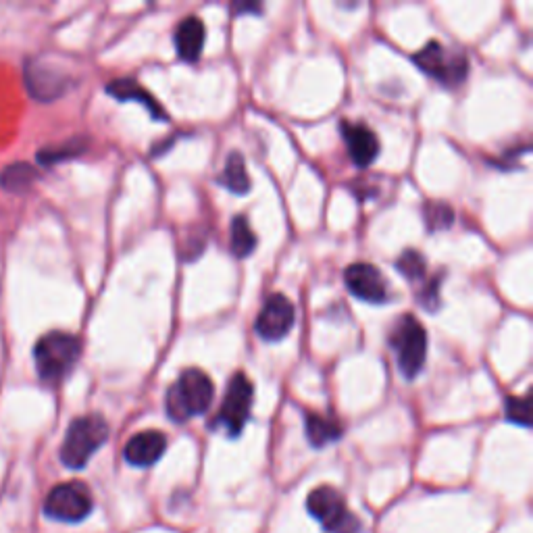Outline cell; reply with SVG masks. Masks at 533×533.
<instances>
[{"label": "cell", "mask_w": 533, "mask_h": 533, "mask_svg": "<svg viewBox=\"0 0 533 533\" xmlns=\"http://www.w3.org/2000/svg\"><path fill=\"white\" fill-rule=\"evenodd\" d=\"M215 398L213 379L202 369H186L175 379L165 396V411L171 421L186 423L192 417L205 415Z\"/></svg>", "instance_id": "obj_1"}, {"label": "cell", "mask_w": 533, "mask_h": 533, "mask_svg": "<svg viewBox=\"0 0 533 533\" xmlns=\"http://www.w3.org/2000/svg\"><path fill=\"white\" fill-rule=\"evenodd\" d=\"M82 342L67 332H50L42 336L34 348L38 377L46 386H61L65 377L78 365Z\"/></svg>", "instance_id": "obj_2"}, {"label": "cell", "mask_w": 533, "mask_h": 533, "mask_svg": "<svg viewBox=\"0 0 533 533\" xmlns=\"http://www.w3.org/2000/svg\"><path fill=\"white\" fill-rule=\"evenodd\" d=\"M109 440V423L100 415L75 419L61 446V461L69 469H84L100 446Z\"/></svg>", "instance_id": "obj_3"}, {"label": "cell", "mask_w": 533, "mask_h": 533, "mask_svg": "<svg viewBox=\"0 0 533 533\" xmlns=\"http://www.w3.org/2000/svg\"><path fill=\"white\" fill-rule=\"evenodd\" d=\"M390 346L398 371L406 379H415L427 361V332L423 323L411 313L400 317L390 332Z\"/></svg>", "instance_id": "obj_4"}, {"label": "cell", "mask_w": 533, "mask_h": 533, "mask_svg": "<svg viewBox=\"0 0 533 533\" xmlns=\"http://www.w3.org/2000/svg\"><path fill=\"white\" fill-rule=\"evenodd\" d=\"M307 511L327 533H363L361 519L354 515L344 496L332 486H319L307 498Z\"/></svg>", "instance_id": "obj_5"}, {"label": "cell", "mask_w": 533, "mask_h": 533, "mask_svg": "<svg viewBox=\"0 0 533 533\" xmlns=\"http://www.w3.org/2000/svg\"><path fill=\"white\" fill-rule=\"evenodd\" d=\"M415 65L444 88L461 86L469 75V59L444 44L431 40L413 57Z\"/></svg>", "instance_id": "obj_6"}, {"label": "cell", "mask_w": 533, "mask_h": 533, "mask_svg": "<svg viewBox=\"0 0 533 533\" xmlns=\"http://www.w3.org/2000/svg\"><path fill=\"white\" fill-rule=\"evenodd\" d=\"M94 509L92 492L82 481H65L48 492L44 515L59 523H80Z\"/></svg>", "instance_id": "obj_7"}, {"label": "cell", "mask_w": 533, "mask_h": 533, "mask_svg": "<svg viewBox=\"0 0 533 533\" xmlns=\"http://www.w3.org/2000/svg\"><path fill=\"white\" fill-rule=\"evenodd\" d=\"M252 398H255V386L244 373L232 375L230 384H227L219 415L215 419V425L225 427L227 436L238 438L250 417Z\"/></svg>", "instance_id": "obj_8"}, {"label": "cell", "mask_w": 533, "mask_h": 533, "mask_svg": "<svg viewBox=\"0 0 533 533\" xmlns=\"http://www.w3.org/2000/svg\"><path fill=\"white\" fill-rule=\"evenodd\" d=\"M296 323L294 304L284 294H271L257 317V334L265 342H282Z\"/></svg>", "instance_id": "obj_9"}, {"label": "cell", "mask_w": 533, "mask_h": 533, "mask_svg": "<svg viewBox=\"0 0 533 533\" xmlns=\"http://www.w3.org/2000/svg\"><path fill=\"white\" fill-rule=\"evenodd\" d=\"M344 284L348 292L369 304H384L390 300L386 277L371 263H352L344 271Z\"/></svg>", "instance_id": "obj_10"}, {"label": "cell", "mask_w": 533, "mask_h": 533, "mask_svg": "<svg viewBox=\"0 0 533 533\" xmlns=\"http://www.w3.org/2000/svg\"><path fill=\"white\" fill-rule=\"evenodd\" d=\"M342 138L346 142V148H348V155H350L352 163L357 165V167L373 165L375 159L379 157V150H382L379 138L365 123L344 121L342 123Z\"/></svg>", "instance_id": "obj_11"}, {"label": "cell", "mask_w": 533, "mask_h": 533, "mask_svg": "<svg viewBox=\"0 0 533 533\" xmlns=\"http://www.w3.org/2000/svg\"><path fill=\"white\" fill-rule=\"evenodd\" d=\"M167 450V438L163 431L159 429H146L130 438V442L125 444L123 456L125 461L134 467H152L155 463L161 461V456Z\"/></svg>", "instance_id": "obj_12"}, {"label": "cell", "mask_w": 533, "mask_h": 533, "mask_svg": "<svg viewBox=\"0 0 533 533\" xmlns=\"http://www.w3.org/2000/svg\"><path fill=\"white\" fill-rule=\"evenodd\" d=\"M205 40H207L205 21L196 15H190L184 21H180L173 36L177 55H180V59L186 63H196L202 57Z\"/></svg>", "instance_id": "obj_13"}, {"label": "cell", "mask_w": 533, "mask_h": 533, "mask_svg": "<svg viewBox=\"0 0 533 533\" xmlns=\"http://www.w3.org/2000/svg\"><path fill=\"white\" fill-rule=\"evenodd\" d=\"M107 94H111L113 98L121 100V103H130V100H134V103H140V105L146 107V111L150 113L152 119L169 121V115L159 105V100L155 96H152L142 84H138L136 80H130V78L113 80V82L107 84Z\"/></svg>", "instance_id": "obj_14"}, {"label": "cell", "mask_w": 533, "mask_h": 533, "mask_svg": "<svg viewBox=\"0 0 533 533\" xmlns=\"http://www.w3.org/2000/svg\"><path fill=\"white\" fill-rule=\"evenodd\" d=\"M25 80H28L30 92L48 103L57 96H61L67 88V78L59 71H53L48 65H28L25 69Z\"/></svg>", "instance_id": "obj_15"}, {"label": "cell", "mask_w": 533, "mask_h": 533, "mask_svg": "<svg viewBox=\"0 0 533 533\" xmlns=\"http://www.w3.org/2000/svg\"><path fill=\"white\" fill-rule=\"evenodd\" d=\"M344 427L336 415L307 413V438L313 448H325L342 438Z\"/></svg>", "instance_id": "obj_16"}, {"label": "cell", "mask_w": 533, "mask_h": 533, "mask_svg": "<svg viewBox=\"0 0 533 533\" xmlns=\"http://www.w3.org/2000/svg\"><path fill=\"white\" fill-rule=\"evenodd\" d=\"M217 182L238 196L250 192L252 184H250V177L246 171V161L242 157V152H238V150L230 152V157H227L223 173L217 177Z\"/></svg>", "instance_id": "obj_17"}, {"label": "cell", "mask_w": 533, "mask_h": 533, "mask_svg": "<svg viewBox=\"0 0 533 533\" xmlns=\"http://www.w3.org/2000/svg\"><path fill=\"white\" fill-rule=\"evenodd\" d=\"M257 236L252 232L250 223L246 221L244 215H238L232 219L230 225V248H232V255L238 259H246L250 257L252 252L257 250Z\"/></svg>", "instance_id": "obj_18"}, {"label": "cell", "mask_w": 533, "mask_h": 533, "mask_svg": "<svg viewBox=\"0 0 533 533\" xmlns=\"http://www.w3.org/2000/svg\"><path fill=\"white\" fill-rule=\"evenodd\" d=\"M396 271L409 282L413 288H419L427 279V261L419 250H404L396 259Z\"/></svg>", "instance_id": "obj_19"}, {"label": "cell", "mask_w": 533, "mask_h": 533, "mask_svg": "<svg viewBox=\"0 0 533 533\" xmlns=\"http://www.w3.org/2000/svg\"><path fill=\"white\" fill-rule=\"evenodd\" d=\"M425 225L429 232H444L454 223V211L446 202L440 200H429L423 209Z\"/></svg>", "instance_id": "obj_20"}, {"label": "cell", "mask_w": 533, "mask_h": 533, "mask_svg": "<svg viewBox=\"0 0 533 533\" xmlns=\"http://www.w3.org/2000/svg\"><path fill=\"white\" fill-rule=\"evenodd\" d=\"M38 173L34 167L30 165H11L3 171V175H0V184H3L5 190H11V192H23L25 188H30L32 182L36 180Z\"/></svg>", "instance_id": "obj_21"}, {"label": "cell", "mask_w": 533, "mask_h": 533, "mask_svg": "<svg viewBox=\"0 0 533 533\" xmlns=\"http://www.w3.org/2000/svg\"><path fill=\"white\" fill-rule=\"evenodd\" d=\"M504 415L511 423L531 427V402L529 396H509L504 402Z\"/></svg>", "instance_id": "obj_22"}, {"label": "cell", "mask_w": 533, "mask_h": 533, "mask_svg": "<svg viewBox=\"0 0 533 533\" xmlns=\"http://www.w3.org/2000/svg\"><path fill=\"white\" fill-rule=\"evenodd\" d=\"M440 282H442L440 277H431V279H425V282L415 290V298L419 300L421 307L429 313H436L442 304V298H440L442 284Z\"/></svg>", "instance_id": "obj_23"}, {"label": "cell", "mask_w": 533, "mask_h": 533, "mask_svg": "<svg viewBox=\"0 0 533 533\" xmlns=\"http://www.w3.org/2000/svg\"><path fill=\"white\" fill-rule=\"evenodd\" d=\"M82 152H86V142L78 138V140H71L69 144H65L61 148H50V150L40 152V161L46 165H53L57 161L78 157V155H82Z\"/></svg>", "instance_id": "obj_24"}, {"label": "cell", "mask_w": 533, "mask_h": 533, "mask_svg": "<svg viewBox=\"0 0 533 533\" xmlns=\"http://www.w3.org/2000/svg\"><path fill=\"white\" fill-rule=\"evenodd\" d=\"M234 13H261V5H236L232 7Z\"/></svg>", "instance_id": "obj_25"}]
</instances>
